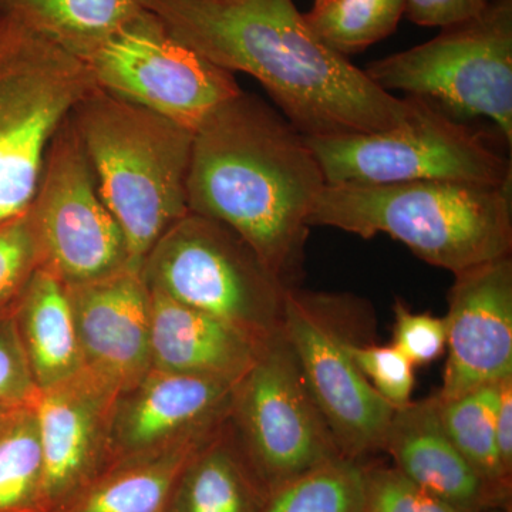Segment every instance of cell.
<instances>
[{"instance_id":"29","label":"cell","mask_w":512,"mask_h":512,"mask_svg":"<svg viewBox=\"0 0 512 512\" xmlns=\"http://www.w3.org/2000/svg\"><path fill=\"white\" fill-rule=\"evenodd\" d=\"M366 512H471L429 493L393 468L365 470Z\"/></svg>"},{"instance_id":"9","label":"cell","mask_w":512,"mask_h":512,"mask_svg":"<svg viewBox=\"0 0 512 512\" xmlns=\"http://www.w3.org/2000/svg\"><path fill=\"white\" fill-rule=\"evenodd\" d=\"M363 303L336 293L286 292L284 335L340 454L350 460L382 450L394 409L357 367L352 319Z\"/></svg>"},{"instance_id":"21","label":"cell","mask_w":512,"mask_h":512,"mask_svg":"<svg viewBox=\"0 0 512 512\" xmlns=\"http://www.w3.org/2000/svg\"><path fill=\"white\" fill-rule=\"evenodd\" d=\"M143 0H0V16L83 60L136 18Z\"/></svg>"},{"instance_id":"27","label":"cell","mask_w":512,"mask_h":512,"mask_svg":"<svg viewBox=\"0 0 512 512\" xmlns=\"http://www.w3.org/2000/svg\"><path fill=\"white\" fill-rule=\"evenodd\" d=\"M40 266L28 212L0 222V312L12 308Z\"/></svg>"},{"instance_id":"35","label":"cell","mask_w":512,"mask_h":512,"mask_svg":"<svg viewBox=\"0 0 512 512\" xmlns=\"http://www.w3.org/2000/svg\"><path fill=\"white\" fill-rule=\"evenodd\" d=\"M484 3L494 2V0H483Z\"/></svg>"},{"instance_id":"7","label":"cell","mask_w":512,"mask_h":512,"mask_svg":"<svg viewBox=\"0 0 512 512\" xmlns=\"http://www.w3.org/2000/svg\"><path fill=\"white\" fill-rule=\"evenodd\" d=\"M363 72L384 92L439 104L453 117H487L512 146V0H494L429 42Z\"/></svg>"},{"instance_id":"4","label":"cell","mask_w":512,"mask_h":512,"mask_svg":"<svg viewBox=\"0 0 512 512\" xmlns=\"http://www.w3.org/2000/svg\"><path fill=\"white\" fill-rule=\"evenodd\" d=\"M107 207L130 249L144 259L188 212L187 180L194 133L97 87L70 114Z\"/></svg>"},{"instance_id":"31","label":"cell","mask_w":512,"mask_h":512,"mask_svg":"<svg viewBox=\"0 0 512 512\" xmlns=\"http://www.w3.org/2000/svg\"><path fill=\"white\" fill-rule=\"evenodd\" d=\"M394 348L414 367L429 365L444 352L447 343L446 320L431 313L410 311L402 302L394 305Z\"/></svg>"},{"instance_id":"15","label":"cell","mask_w":512,"mask_h":512,"mask_svg":"<svg viewBox=\"0 0 512 512\" xmlns=\"http://www.w3.org/2000/svg\"><path fill=\"white\" fill-rule=\"evenodd\" d=\"M237 383L151 367L133 389L117 397L111 417V457L121 461L143 456L220 429L228 420Z\"/></svg>"},{"instance_id":"5","label":"cell","mask_w":512,"mask_h":512,"mask_svg":"<svg viewBox=\"0 0 512 512\" xmlns=\"http://www.w3.org/2000/svg\"><path fill=\"white\" fill-rule=\"evenodd\" d=\"M96 89L79 57L0 16V222L28 212L56 131Z\"/></svg>"},{"instance_id":"11","label":"cell","mask_w":512,"mask_h":512,"mask_svg":"<svg viewBox=\"0 0 512 512\" xmlns=\"http://www.w3.org/2000/svg\"><path fill=\"white\" fill-rule=\"evenodd\" d=\"M82 62L99 89L192 133L242 92L235 74L184 45L146 8Z\"/></svg>"},{"instance_id":"23","label":"cell","mask_w":512,"mask_h":512,"mask_svg":"<svg viewBox=\"0 0 512 512\" xmlns=\"http://www.w3.org/2000/svg\"><path fill=\"white\" fill-rule=\"evenodd\" d=\"M500 383L480 387L457 399L439 400L441 423L460 453L495 493L507 485L497 441L495 409Z\"/></svg>"},{"instance_id":"25","label":"cell","mask_w":512,"mask_h":512,"mask_svg":"<svg viewBox=\"0 0 512 512\" xmlns=\"http://www.w3.org/2000/svg\"><path fill=\"white\" fill-rule=\"evenodd\" d=\"M181 512H252L251 488L222 430L183 474Z\"/></svg>"},{"instance_id":"10","label":"cell","mask_w":512,"mask_h":512,"mask_svg":"<svg viewBox=\"0 0 512 512\" xmlns=\"http://www.w3.org/2000/svg\"><path fill=\"white\" fill-rule=\"evenodd\" d=\"M28 217L40 266L66 286L90 284L134 269L126 235L101 197L70 116L47 150Z\"/></svg>"},{"instance_id":"20","label":"cell","mask_w":512,"mask_h":512,"mask_svg":"<svg viewBox=\"0 0 512 512\" xmlns=\"http://www.w3.org/2000/svg\"><path fill=\"white\" fill-rule=\"evenodd\" d=\"M16 323L39 390L84 370L67 286L39 266L15 303Z\"/></svg>"},{"instance_id":"18","label":"cell","mask_w":512,"mask_h":512,"mask_svg":"<svg viewBox=\"0 0 512 512\" xmlns=\"http://www.w3.org/2000/svg\"><path fill=\"white\" fill-rule=\"evenodd\" d=\"M382 450L413 483L463 510L474 512L494 494L448 436L437 396L394 409Z\"/></svg>"},{"instance_id":"12","label":"cell","mask_w":512,"mask_h":512,"mask_svg":"<svg viewBox=\"0 0 512 512\" xmlns=\"http://www.w3.org/2000/svg\"><path fill=\"white\" fill-rule=\"evenodd\" d=\"M228 417L271 493L343 457L284 332L264 343L254 365L235 384Z\"/></svg>"},{"instance_id":"28","label":"cell","mask_w":512,"mask_h":512,"mask_svg":"<svg viewBox=\"0 0 512 512\" xmlns=\"http://www.w3.org/2000/svg\"><path fill=\"white\" fill-rule=\"evenodd\" d=\"M360 372L393 409L412 402L414 366L393 345H375L353 340L349 346Z\"/></svg>"},{"instance_id":"3","label":"cell","mask_w":512,"mask_h":512,"mask_svg":"<svg viewBox=\"0 0 512 512\" xmlns=\"http://www.w3.org/2000/svg\"><path fill=\"white\" fill-rule=\"evenodd\" d=\"M309 225L363 239L389 235L421 261L457 275L511 255L512 183L326 184Z\"/></svg>"},{"instance_id":"8","label":"cell","mask_w":512,"mask_h":512,"mask_svg":"<svg viewBox=\"0 0 512 512\" xmlns=\"http://www.w3.org/2000/svg\"><path fill=\"white\" fill-rule=\"evenodd\" d=\"M409 97V116L389 130L340 138L306 137L326 183H512L510 158L491 147L483 134L460 123L439 104Z\"/></svg>"},{"instance_id":"22","label":"cell","mask_w":512,"mask_h":512,"mask_svg":"<svg viewBox=\"0 0 512 512\" xmlns=\"http://www.w3.org/2000/svg\"><path fill=\"white\" fill-rule=\"evenodd\" d=\"M404 16V0H313L303 13L320 42L348 57L392 35Z\"/></svg>"},{"instance_id":"13","label":"cell","mask_w":512,"mask_h":512,"mask_svg":"<svg viewBox=\"0 0 512 512\" xmlns=\"http://www.w3.org/2000/svg\"><path fill=\"white\" fill-rule=\"evenodd\" d=\"M448 292V357L440 400L457 399L512 376V259L454 275Z\"/></svg>"},{"instance_id":"19","label":"cell","mask_w":512,"mask_h":512,"mask_svg":"<svg viewBox=\"0 0 512 512\" xmlns=\"http://www.w3.org/2000/svg\"><path fill=\"white\" fill-rule=\"evenodd\" d=\"M222 427L117 461L116 468L94 477L53 512H164L174 485Z\"/></svg>"},{"instance_id":"30","label":"cell","mask_w":512,"mask_h":512,"mask_svg":"<svg viewBox=\"0 0 512 512\" xmlns=\"http://www.w3.org/2000/svg\"><path fill=\"white\" fill-rule=\"evenodd\" d=\"M39 392L20 340L13 305L0 312V404L33 406Z\"/></svg>"},{"instance_id":"33","label":"cell","mask_w":512,"mask_h":512,"mask_svg":"<svg viewBox=\"0 0 512 512\" xmlns=\"http://www.w3.org/2000/svg\"><path fill=\"white\" fill-rule=\"evenodd\" d=\"M495 441L505 473L512 470V376L501 380L495 409Z\"/></svg>"},{"instance_id":"26","label":"cell","mask_w":512,"mask_h":512,"mask_svg":"<svg viewBox=\"0 0 512 512\" xmlns=\"http://www.w3.org/2000/svg\"><path fill=\"white\" fill-rule=\"evenodd\" d=\"M42 468L33 404L0 434V512H40Z\"/></svg>"},{"instance_id":"34","label":"cell","mask_w":512,"mask_h":512,"mask_svg":"<svg viewBox=\"0 0 512 512\" xmlns=\"http://www.w3.org/2000/svg\"><path fill=\"white\" fill-rule=\"evenodd\" d=\"M25 407L3 406V404H0V434L8 429L9 424L16 419V416H18Z\"/></svg>"},{"instance_id":"16","label":"cell","mask_w":512,"mask_h":512,"mask_svg":"<svg viewBox=\"0 0 512 512\" xmlns=\"http://www.w3.org/2000/svg\"><path fill=\"white\" fill-rule=\"evenodd\" d=\"M84 369L123 394L151 370V293L137 269L67 286Z\"/></svg>"},{"instance_id":"32","label":"cell","mask_w":512,"mask_h":512,"mask_svg":"<svg viewBox=\"0 0 512 512\" xmlns=\"http://www.w3.org/2000/svg\"><path fill=\"white\" fill-rule=\"evenodd\" d=\"M483 0H404V15L419 26L446 28L477 15Z\"/></svg>"},{"instance_id":"1","label":"cell","mask_w":512,"mask_h":512,"mask_svg":"<svg viewBox=\"0 0 512 512\" xmlns=\"http://www.w3.org/2000/svg\"><path fill=\"white\" fill-rule=\"evenodd\" d=\"M171 35L227 72L254 77L308 138L379 133L412 101L377 87L312 32L293 0H143Z\"/></svg>"},{"instance_id":"24","label":"cell","mask_w":512,"mask_h":512,"mask_svg":"<svg viewBox=\"0 0 512 512\" xmlns=\"http://www.w3.org/2000/svg\"><path fill=\"white\" fill-rule=\"evenodd\" d=\"M264 512H366L365 468L346 457L325 461L276 488Z\"/></svg>"},{"instance_id":"2","label":"cell","mask_w":512,"mask_h":512,"mask_svg":"<svg viewBox=\"0 0 512 512\" xmlns=\"http://www.w3.org/2000/svg\"><path fill=\"white\" fill-rule=\"evenodd\" d=\"M326 184L308 138L244 90L192 138L188 211L231 228L288 288L301 282L309 217Z\"/></svg>"},{"instance_id":"14","label":"cell","mask_w":512,"mask_h":512,"mask_svg":"<svg viewBox=\"0 0 512 512\" xmlns=\"http://www.w3.org/2000/svg\"><path fill=\"white\" fill-rule=\"evenodd\" d=\"M119 396L86 369L40 390L35 403L43 461L40 512L62 507L111 457V417Z\"/></svg>"},{"instance_id":"6","label":"cell","mask_w":512,"mask_h":512,"mask_svg":"<svg viewBox=\"0 0 512 512\" xmlns=\"http://www.w3.org/2000/svg\"><path fill=\"white\" fill-rule=\"evenodd\" d=\"M151 291L208 313L265 343L284 332L288 286L227 225L188 211L148 252Z\"/></svg>"},{"instance_id":"17","label":"cell","mask_w":512,"mask_h":512,"mask_svg":"<svg viewBox=\"0 0 512 512\" xmlns=\"http://www.w3.org/2000/svg\"><path fill=\"white\" fill-rule=\"evenodd\" d=\"M151 367L237 383L264 343L244 330L151 291ZM266 343V342H265Z\"/></svg>"}]
</instances>
